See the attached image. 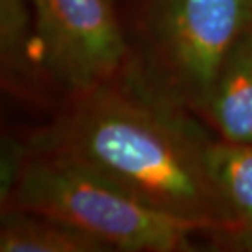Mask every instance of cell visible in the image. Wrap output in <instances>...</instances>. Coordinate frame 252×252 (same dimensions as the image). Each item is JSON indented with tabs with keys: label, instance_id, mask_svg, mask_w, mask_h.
<instances>
[{
	"label": "cell",
	"instance_id": "obj_10",
	"mask_svg": "<svg viewBox=\"0 0 252 252\" xmlns=\"http://www.w3.org/2000/svg\"><path fill=\"white\" fill-rule=\"evenodd\" d=\"M213 236L216 238V244L223 246L226 251L252 252V224L226 231V233H216Z\"/></svg>",
	"mask_w": 252,
	"mask_h": 252
},
{
	"label": "cell",
	"instance_id": "obj_6",
	"mask_svg": "<svg viewBox=\"0 0 252 252\" xmlns=\"http://www.w3.org/2000/svg\"><path fill=\"white\" fill-rule=\"evenodd\" d=\"M0 79L5 92L17 97L32 100L41 94L46 77L38 58L32 0H0Z\"/></svg>",
	"mask_w": 252,
	"mask_h": 252
},
{
	"label": "cell",
	"instance_id": "obj_5",
	"mask_svg": "<svg viewBox=\"0 0 252 252\" xmlns=\"http://www.w3.org/2000/svg\"><path fill=\"white\" fill-rule=\"evenodd\" d=\"M200 118L221 139L252 141V27L224 59Z\"/></svg>",
	"mask_w": 252,
	"mask_h": 252
},
{
	"label": "cell",
	"instance_id": "obj_8",
	"mask_svg": "<svg viewBox=\"0 0 252 252\" xmlns=\"http://www.w3.org/2000/svg\"><path fill=\"white\" fill-rule=\"evenodd\" d=\"M206 162L211 180L233 213L238 228L252 224V141L211 139Z\"/></svg>",
	"mask_w": 252,
	"mask_h": 252
},
{
	"label": "cell",
	"instance_id": "obj_3",
	"mask_svg": "<svg viewBox=\"0 0 252 252\" xmlns=\"http://www.w3.org/2000/svg\"><path fill=\"white\" fill-rule=\"evenodd\" d=\"M5 208L51 216L122 252H190L196 251L195 236L220 233L211 224L154 208L89 170L32 151L12 198L0 210Z\"/></svg>",
	"mask_w": 252,
	"mask_h": 252
},
{
	"label": "cell",
	"instance_id": "obj_4",
	"mask_svg": "<svg viewBox=\"0 0 252 252\" xmlns=\"http://www.w3.org/2000/svg\"><path fill=\"white\" fill-rule=\"evenodd\" d=\"M32 7L44 77L67 97L129 67L128 34L112 0H32Z\"/></svg>",
	"mask_w": 252,
	"mask_h": 252
},
{
	"label": "cell",
	"instance_id": "obj_1",
	"mask_svg": "<svg viewBox=\"0 0 252 252\" xmlns=\"http://www.w3.org/2000/svg\"><path fill=\"white\" fill-rule=\"evenodd\" d=\"M210 141L193 113L151 90L129 65L108 82L69 95L27 144L154 208L226 233L238 223L208 172Z\"/></svg>",
	"mask_w": 252,
	"mask_h": 252
},
{
	"label": "cell",
	"instance_id": "obj_7",
	"mask_svg": "<svg viewBox=\"0 0 252 252\" xmlns=\"http://www.w3.org/2000/svg\"><path fill=\"white\" fill-rule=\"evenodd\" d=\"M100 239L51 216L0 210V252H110Z\"/></svg>",
	"mask_w": 252,
	"mask_h": 252
},
{
	"label": "cell",
	"instance_id": "obj_2",
	"mask_svg": "<svg viewBox=\"0 0 252 252\" xmlns=\"http://www.w3.org/2000/svg\"><path fill=\"white\" fill-rule=\"evenodd\" d=\"M131 69L200 117L224 59L252 27V0H133Z\"/></svg>",
	"mask_w": 252,
	"mask_h": 252
},
{
	"label": "cell",
	"instance_id": "obj_11",
	"mask_svg": "<svg viewBox=\"0 0 252 252\" xmlns=\"http://www.w3.org/2000/svg\"><path fill=\"white\" fill-rule=\"evenodd\" d=\"M112 2L115 3V7H117L120 12H122V8H125V5H129L133 0H112Z\"/></svg>",
	"mask_w": 252,
	"mask_h": 252
},
{
	"label": "cell",
	"instance_id": "obj_9",
	"mask_svg": "<svg viewBox=\"0 0 252 252\" xmlns=\"http://www.w3.org/2000/svg\"><path fill=\"white\" fill-rule=\"evenodd\" d=\"M27 139L3 136L0 143V208L8 205L28 159Z\"/></svg>",
	"mask_w": 252,
	"mask_h": 252
}]
</instances>
